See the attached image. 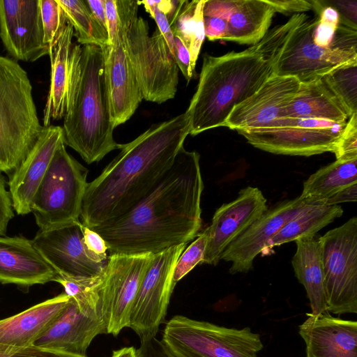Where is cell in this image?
<instances>
[{
	"instance_id": "obj_18",
	"label": "cell",
	"mask_w": 357,
	"mask_h": 357,
	"mask_svg": "<svg viewBox=\"0 0 357 357\" xmlns=\"http://www.w3.org/2000/svg\"><path fill=\"white\" fill-rule=\"evenodd\" d=\"M306 203L300 197L287 199L268 208L225 249L221 260L231 262V274L248 273L255 258L290 219L296 215Z\"/></svg>"
},
{
	"instance_id": "obj_9",
	"label": "cell",
	"mask_w": 357,
	"mask_h": 357,
	"mask_svg": "<svg viewBox=\"0 0 357 357\" xmlns=\"http://www.w3.org/2000/svg\"><path fill=\"white\" fill-rule=\"evenodd\" d=\"M326 308L335 314L357 312V218L318 238Z\"/></svg>"
},
{
	"instance_id": "obj_23",
	"label": "cell",
	"mask_w": 357,
	"mask_h": 357,
	"mask_svg": "<svg viewBox=\"0 0 357 357\" xmlns=\"http://www.w3.org/2000/svg\"><path fill=\"white\" fill-rule=\"evenodd\" d=\"M58 273L22 236H0V282L28 287L55 282Z\"/></svg>"
},
{
	"instance_id": "obj_50",
	"label": "cell",
	"mask_w": 357,
	"mask_h": 357,
	"mask_svg": "<svg viewBox=\"0 0 357 357\" xmlns=\"http://www.w3.org/2000/svg\"><path fill=\"white\" fill-rule=\"evenodd\" d=\"M146 2L157 8L160 11L164 13L168 20L172 16L179 0H159V1H149L146 0Z\"/></svg>"
},
{
	"instance_id": "obj_43",
	"label": "cell",
	"mask_w": 357,
	"mask_h": 357,
	"mask_svg": "<svg viewBox=\"0 0 357 357\" xmlns=\"http://www.w3.org/2000/svg\"><path fill=\"white\" fill-rule=\"evenodd\" d=\"M236 0H206L203 8L204 17L228 19L235 6Z\"/></svg>"
},
{
	"instance_id": "obj_6",
	"label": "cell",
	"mask_w": 357,
	"mask_h": 357,
	"mask_svg": "<svg viewBox=\"0 0 357 357\" xmlns=\"http://www.w3.org/2000/svg\"><path fill=\"white\" fill-rule=\"evenodd\" d=\"M39 122L27 73L0 56V172L12 174L35 144Z\"/></svg>"
},
{
	"instance_id": "obj_3",
	"label": "cell",
	"mask_w": 357,
	"mask_h": 357,
	"mask_svg": "<svg viewBox=\"0 0 357 357\" xmlns=\"http://www.w3.org/2000/svg\"><path fill=\"white\" fill-rule=\"evenodd\" d=\"M280 52L258 42L241 52L205 54L197 90L186 113L190 135L224 126L232 109L255 93L273 75Z\"/></svg>"
},
{
	"instance_id": "obj_10",
	"label": "cell",
	"mask_w": 357,
	"mask_h": 357,
	"mask_svg": "<svg viewBox=\"0 0 357 357\" xmlns=\"http://www.w3.org/2000/svg\"><path fill=\"white\" fill-rule=\"evenodd\" d=\"M153 255H109L97 285L100 314L107 333L116 336L129 327L133 303Z\"/></svg>"
},
{
	"instance_id": "obj_13",
	"label": "cell",
	"mask_w": 357,
	"mask_h": 357,
	"mask_svg": "<svg viewBox=\"0 0 357 357\" xmlns=\"http://www.w3.org/2000/svg\"><path fill=\"white\" fill-rule=\"evenodd\" d=\"M347 123L287 117L283 127L269 130L237 132L249 144L264 151L310 156L333 153Z\"/></svg>"
},
{
	"instance_id": "obj_44",
	"label": "cell",
	"mask_w": 357,
	"mask_h": 357,
	"mask_svg": "<svg viewBox=\"0 0 357 357\" xmlns=\"http://www.w3.org/2000/svg\"><path fill=\"white\" fill-rule=\"evenodd\" d=\"M205 37L209 40H225L227 34V20L219 17H204Z\"/></svg>"
},
{
	"instance_id": "obj_31",
	"label": "cell",
	"mask_w": 357,
	"mask_h": 357,
	"mask_svg": "<svg viewBox=\"0 0 357 357\" xmlns=\"http://www.w3.org/2000/svg\"><path fill=\"white\" fill-rule=\"evenodd\" d=\"M205 1L179 0L172 16L168 20L173 35L178 37L189 51L193 73L205 38L203 15Z\"/></svg>"
},
{
	"instance_id": "obj_35",
	"label": "cell",
	"mask_w": 357,
	"mask_h": 357,
	"mask_svg": "<svg viewBox=\"0 0 357 357\" xmlns=\"http://www.w3.org/2000/svg\"><path fill=\"white\" fill-rule=\"evenodd\" d=\"M44 41L51 50L68 20L56 0H39Z\"/></svg>"
},
{
	"instance_id": "obj_15",
	"label": "cell",
	"mask_w": 357,
	"mask_h": 357,
	"mask_svg": "<svg viewBox=\"0 0 357 357\" xmlns=\"http://www.w3.org/2000/svg\"><path fill=\"white\" fill-rule=\"evenodd\" d=\"M295 77L272 75L250 97L235 106L224 126L231 130L261 131L280 128L286 107L299 89Z\"/></svg>"
},
{
	"instance_id": "obj_41",
	"label": "cell",
	"mask_w": 357,
	"mask_h": 357,
	"mask_svg": "<svg viewBox=\"0 0 357 357\" xmlns=\"http://www.w3.org/2000/svg\"><path fill=\"white\" fill-rule=\"evenodd\" d=\"M174 59L188 83L193 75L190 66V56L189 51L183 41L177 36H174Z\"/></svg>"
},
{
	"instance_id": "obj_49",
	"label": "cell",
	"mask_w": 357,
	"mask_h": 357,
	"mask_svg": "<svg viewBox=\"0 0 357 357\" xmlns=\"http://www.w3.org/2000/svg\"><path fill=\"white\" fill-rule=\"evenodd\" d=\"M86 2L94 18L107 32L105 0H86Z\"/></svg>"
},
{
	"instance_id": "obj_1",
	"label": "cell",
	"mask_w": 357,
	"mask_h": 357,
	"mask_svg": "<svg viewBox=\"0 0 357 357\" xmlns=\"http://www.w3.org/2000/svg\"><path fill=\"white\" fill-rule=\"evenodd\" d=\"M199 154L183 146L153 188L122 214L90 229L109 255H156L188 244L202 227Z\"/></svg>"
},
{
	"instance_id": "obj_25",
	"label": "cell",
	"mask_w": 357,
	"mask_h": 357,
	"mask_svg": "<svg viewBox=\"0 0 357 357\" xmlns=\"http://www.w3.org/2000/svg\"><path fill=\"white\" fill-rule=\"evenodd\" d=\"M285 117L347 123L349 116L322 78L301 82L299 89L286 107Z\"/></svg>"
},
{
	"instance_id": "obj_38",
	"label": "cell",
	"mask_w": 357,
	"mask_h": 357,
	"mask_svg": "<svg viewBox=\"0 0 357 357\" xmlns=\"http://www.w3.org/2000/svg\"><path fill=\"white\" fill-rule=\"evenodd\" d=\"M0 357H86L37 346L13 347L0 344Z\"/></svg>"
},
{
	"instance_id": "obj_34",
	"label": "cell",
	"mask_w": 357,
	"mask_h": 357,
	"mask_svg": "<svg viewBox=\"0 0 357 357\" xmlns=\"http://www.w3.org/2000/svg\"><path fill=\"white\" fill-rule=\"evenodd\" d=\"M98 278H74L58 273L55 282L61 284L64 288V293L75 300L81 312L100 316Z\"/></svg>"
},
{
	"instance_id": "obj_24",
	"label": "cell",
	"mask_w": 357,
	"mask_h": 357,
	"mask_svg": "<svg viewBox=\"0 0 357 357\" xmlns=\"http://www.w3.org/2000/svg\"><path fill=\"white\" fill-rule=\"evenodd\" d=\"M70 296L62 293L14 316L0 320V344L13 347L33 345L66 308Z\"/></svg>"
},
{
	"instance_id": "obj_46",
	"label": "cell",
	"mask_w": 357,
	"mask_h": 357,
	"mask_svg": "<svg viewBox=\"0 0 357 357\" xmlns=\"http://www.w3.org/2000/svg\"><path fill=\"white\" fill-rule=\"evenodd\" d=\"M84 240L89 251L98 256L108 257L107 247L105 241L98 234L85 226H84Z\"/></svg>"
},
{
	"instance_id": "obj_51",
	"label": "cell",
	"mask_w": 357,
	"mask_h": 357,
	"mask_svg": "<svg viewBox=\"0 0 357 357\" xmlns=\"http://www.w3.org/2000/svg\"><path fill=\"white\" fill-rule=\"evenodd\" d=\"M112 357H137V350L133 347H123L114 351Z\"/></svg>"
},
{
	"instance_id": "obj_27",
	"label": "cell",
	"mask_w": 357,
	"mask_h": 357,
	"mask_svg": "<svg viewBox=\"0 0 357 357\" xmlns=\"http://www.w3.org/2000/svg\"><path fill=\"white\" fill-rule=\"evenodd\" d=\"M296 251L291 259L296 277L306 291L311 314L328 312L326 308L321 250L314 236L297 239Z\"/></svg>"
},
{
	"instance_id": "obj_36",
	"label": "cell",
	"mask_w": 357,
	"mask_h": 357,
	"mask_svg": "<svg viewBox=\"0 0 357 357\" xmlns=\"http://www.w3.org/2000/svg\"><path fill=\"white\" fill-rule=\"evenodd\" d=\"M208 242V234L206 229L197 235V238L183 250L175 264L172 283H176L197 264L203 263Z\"/></svg>"
},
{
	"instance_id": "obj_26",
	"label": "cell",
	"mask_w": 357,
	"mask_h": 357,
	"mask_svg": "<svg viewBox=\"0 0 357 357\" xmlns=\"http://www.w3.org/2000/svg\"><path fill=\"white\" fill-rule=\"evenodd\" d=\"M74 30L67 22L56 43L50 50L51 77L49 92L43 111V126L63 118L70 78V54Z\"/></svg>"
},
{
	"instance_id": "obj_16",
	"label": "cell",
	"mask_w": 357,
	"mask_h": 357,
	"mask_svg": "<svg viewBox=\"0 0 357 357\" xmlns=\"http://www.w3.org/2000/svg\"><path fill=\"white\" fill-rule=\"evenodd\" d=\"M0 38L15 61L33 62L49 55L39 0H0Z\"/></svg>"
},
{
	"instance_id": "obj_21",
	"label": "cell",
	"mask_w": 357,
	"mask_h": 357,
	"mask_svg": "<svg viewBox=\"0 0 357 357\" xmlns=\"http://www.w3.org/2000/svg\"><path fill=\"white\" fill-rule=\"evenodd\" d=\"M299 326L306 357H357V322L333 317L328 312L307 314Z\"/></svg>"
},
{
	"instance_id": "obj_20",
	"label": "cell",
	"mask_w": 357,
	"mask_h": 357,
	"mask_svg": "<svg viewBox=\"0 0 357 357\" xmlns=\"http://www.w3.org/2000/svg\"><path fill=\"white\" fill-rule=\"evenodd\" d=\"M101 48L111 119L116 128L133 115L144 98L123 36L118 33L112 45Z\"/></svg>"
},
{
	"instance_id": "obj_8",
	"label": "cell",
	"mask_w": 357,
	"mask_h": 357,
	"mask_svg": "<svg viewBox=\"0 0 357 357\" xmlns=\"http://www.w3.org/2000/svg\"><path fill=\"white\" fill-rule=\"evenodd\" d=\"M88 169L61 143L56 150L31 204L36 222L47 230L80 221Z\"/></svg>"
},
{
	"instance_id": "obj_33",
	"label": "cell",
	"mask_w": 357,
	"mask_h": 357,
	"mask_svg": "<svg viewBox=\"0 0 357 357\" xmlns=\"http://www.w3.org/2000/svg\"><path fill=\"white\" fill-rule=\"evenodd\" d=\"M322 79L349 116L357 114V61L339 66Z\"/></svg>"
},
{
	"instance_id": "obj_17",
	"label": "cell",
	"mask_w": 357,
	"mask_h": 357,
	"mask_svg": "<svg viewBox=\"0 0 357 357\" xmlns=\"http://www.w3.org/2000/svg\"><path fill=\"white\" fill-rule=\"evenodd\" d=\"M266 202L258 188L248 186L234 200L219 207L206 228L208 242L203 263L216 266L227 247L268 209Z\"/></svg>"
},
{
	"instance_id": "obj_47",
	"label": "cell",
	"mask_w": 357,
	"mask_h": 357,
	"mask_svg": "<svg viewBox=\"0 0 357 357\" xmlns=\"http://www.w3.org/2000/svg\"><path fill=\"white\" fill-rule=\"evenodd\" d=\"M108 45H112L118 34L119 19L116 0H105Z\"/></svg>"
},
{
	"instance_id": "obj_37",
	"label": "cell",
	"mask_w": 357,
	"mask_h": 357,
	"mask_svg": "<svg viewBox=\"0 0 357 357\" xmlns=\"http://www.w3.org/2000/svg\"><path fill=\"white\" fill-rule=\"evenodd\" d=\"M333 153L336 160L357 159V114L349 117Z\"/></svg>"
},
{
	"instance_id": "obj_42",
	"label": "cell",
	"mask_w": 357,
	"mask_h": 357,
	"mask_svg": "<svg viewBox=\"0 0 357 357\" xmlns=\"http://www.w3.org/2000/svg\"><path fill=\"white\" fill-rule=\"evenodd\" d=\"M275 13L301 14L312 9V1L305 0H267Z\"/></svg>"
},
{
	"instance_id": "obj_14",
	"label": "cell",
	"mask_w": 357,
	"mask_h": 357,
	"mask_svg": "<svg viewBox=\"0 0 357 357\" xmlns=\"http://www.w3.org/2000/svg\"><path fill=\"white\" fill-rule=\"evenodd\" d=\"M33 244L45 261L61 275L74 278H93L104 271L108 257L89 251L80 221L59 227L39 229Z\"/></svg>"
},
{
	"instance_id": "obj_40",
	"label": "cell",
	"mask_w": 357,
	"mask_h": 357,
	"mask_svg": "<svg viewBox=\"0 0 357 357\" xmlns=\"http://www.w3.org/2000/svg\"><path fill=\"white\" fill-rule=\"evenodd\" d=\"M6 185L5 177L0 172V236H6L8 223L14 217L10 195Z\"/></svg>"
},
{
	"instance_id": "obj_11",
	"label": "cell",
	"mask_w": 357,
	"mask_h": 357,
	"mask_svg": "<svg viewBox=\"0 0 357 357\" xmlns=\"http://www.w3.org/2000/svg\"><path fill=\"white\" fill-rule=\"evenodd\" d=\"M318 16H306L291 31L273 66V75L296 78L300 82L321 79L335 68L357 61V52L325 48L314 43Z\"/></svg>"
},
{
	"instance_id": "obj_39",
	"label": "cell",
	"mask_w": 357,
	"mask_h": 357,
	"mask_svg": "<svg viewBox=\"0 0 357 357\" xmlns=\"http://www.w3.org/2000/svg\"><path fill=\"white\" fill-rule=\"evenodd\" d=\"M138 3L139 6L142 4L146 12L149 13L151 17L155 21L158 30L164 37L171 53L174 56V36L167 16L155 6L149 4L146 0L138 1Z\"/></svg>"
},
{
	"instance_id": "obj_32",
	"label": "cell",
	"mask_w": 357,
	"mask_h": 357,
	"mask_svg": "<svg viewBox=\"0 0 357 357\" xmlns=\"http://www.w3.org/2000/svg\"><path fill=\"white\" fill-rule=\"evenodd\" d=\"M74 30L79 45L102 47L108 44L107 32L93 16L86 0H56Z\"/></svg>"
},
{
	"instance_id": "obj_5",
	"label": "cell",
	"mask_w": 357,
	"mask_h": 357,
	"mask_svg": "<svg viewBox=\"0 0 357 357\" xmlns=\"http://www.w3.org/2000/svg\"><path fill=\"white\" fill-rule=\"evenodd\" d=\"M118 33L126 50L143 98L158 104L174 98L178 83V68L167 44L157 28L149 35L148 22L138 16L135 0H116Z\"/></svg>"
},
{
	"instance_id": "obj_22",
	"label": "cell",
	"mask_w": 357,
	"mask_h": 357,
	"mask_svg": "<svg viewBox=\"0 0 357 357\" xmlns=\"http://www.w3.org/2000/svg\"><path fill=\"white\" fill-rule=\"evenodd\" d=\"M102 333H107V331L101 317L81 312L75 300L70 298L61 315L33 345L86 356L92 340Z\"/></svg>"
},
{
	"instance_id": "obj_7",
	"label": "cell",
	"mask_w": 357,
	"mask_h": 357,
	"mask_svg": "<svg viewBox=\"0 0 357 357\" xmlns=\"http://www.w3.org/2000/svg\"><path fill=\"white\" fill-rule=\"evenodd\" d=\"M160 342L173 357H257L263 348L249 327L230 328L183 315L166 323Z\"/></svg>"
},
{
	"instance_id": "obj_45",
	"label": "cell",
	"mask_w": 357,
	"mask_h": 357,
	"mask_svg": "<svg viewBox=\"0 0 357 357\" xmlns=\"http://www.w3.org/2000/svg\"><path fill=\"white\" fill-rule=\"evenodd\" d=\"M136 350L137 357H173L156 337L141 341L139 347Z\"/></svg>"
},
{
	"instance_id": "obj_48",
	"label": "cell",
	"mask_w": 357,
	"mask_h": 357,
	"mask_svg": "<svg viewBox=\"0 0 357 357\" xmlns=\"http://www.w3.org/2000/svg\"><path fill=\"white\" fill-rule=\"evenodd\" d=\"M357 200V183L351 185L340 191L337 192L327 200H326L323 205H339L338 204L356 202Z\"/></svg>"
},
{
	"instance_id": "obj_12",
	"label": "cell",
	"mask_w": 357,
	"mask_h": 357,
	"mask_svg": "<svg viewBox=\"0 0 357 357\" xmlns=\"http://www.w3.org/2000/svg\"><path fill=\"white\" fill-rule=\"evenodd\" d=\"M187 244L153 255L142 278L131 310L129 328L140 341L155 337L165 321L172 293L173 271Z\"/></svg>"
},
{
	"instance_id": "obj_2",
	"label": "cell",
	"mask_w": 357,
	"mask_h": 357,
	"mask_svg": "<svg viewBox=\"0 0 357 357\" xmlns=\"http://www.w3.org/2000/svg\"><path fill=\"white\" fill-rule=\"evenodd\" d=\"M186 112L153 124L119 144V153L93 181L82 200L81 220L91 228L115 218L146 195L173 165L190 133Z\"/></svg>"
},
{
	"instance_id": "obj_28",
	"label": "cell",
	"mask_w": 357,
	"mask_h": 357,
	"mask_svg": "<svg viewBox=\"0 0 357 357\" xmlns=\"http://www.w3.org/2000/svg\"><path fill=\"white\" fill-rule=\"evenodd\" d=\"M275 13L267 0H236L227 20L225 40L257 44L268 32Z\"/></svg>"
},
{
	"instance_id": "obj_4",
	"label": "cell",
	"mask_w": 357,
	"mask_h": 357,
	"mask_svg": "<svg viewBox=\"0 0 357 357\" xmlns=\"http://www.w3.org/2000/svg\"><path fill=\"white\" fill-rule=\"evenodd\" d=\"M64 144L88 164L119 148L109 111L102 48L73 44L66 113Z\"/></svg>"
},
{
	"instance_id": "obj_29",
	"label": "cell",
	"mask_w": 357,
	"mask_h": 357,
	"mask_svg": "<svg viewBox=\"0 0 357 357\" xmlns=\"http://www.w3.org/2000/svg\"><path fill=\"white\" fill-rule=\"evenodd\" d=\"M357 159L336 160L312 174L303 183L299 196L305 203L323 205L329 197L357 183Z\"/></svg>"
},
{
	"instance_id": "obj_30",
	"label": "cell",
	"mask_w": 357,
	"mask_h": 357,
	"mask_svg": "<svg viewBox=\"0 0 357 357\" xmlns=\"http://www.w3.org/2000/svg\"><path fill=\"white\" fill-rule=\"evenodd\" d=\"M342 213L340 205L306 204L296 215L288 220L268 241L264 250L297 239L314 236L317 232L340 217Z\"/></svg>"
},
{
	"instance_id": "obj_19",
	"label": "cell",
	"mask_w": 357,
	"mask_h": 357,
	"mask_svg": "<svg viewBox=\"0 0 357 357\" xmlns=\"http://www.w3.org/2000/svg\"><path fill=\"white\" fill-rule=\"evenodd\" d=\"M64 142L63 128L43 126L31 149L19 167L9 175L8 185L13 210L18 215L31 212L36 190L59 146Z\"/></svg>"
}]
</instances>
